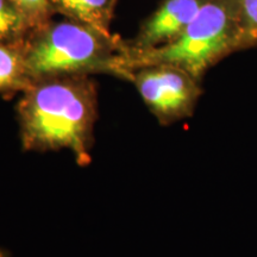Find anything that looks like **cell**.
I'll use <instances>...</instances> for the list:
<instances>
[{
    "label": "cell",
    "instance_id": "cell-1",
    "mask_svg": "<svg viewBox=\"0 0 257 257\" xmlns=\"http://www.w3.org/2000/svg\"><path fill=\"white\" fill-rule=\"evenodd\" d=\"M22 147L27 152L68 149L80 166L91 163L98 92L89 76L35 80L17 104Z\"/></svg>",
    "mask_w": 257,
    "mask_h": 257
},
{
    "label": "cell",
    "instance_id": "cell-2",
    "mask_svg": "<svg viewBox=\"0 0 257 257\" xmlns=\"http://www.w3.org/2000/svg\"><path fill=\"white\" fill-rule=\"evenodd\" d=\"M23 51L32 81L92 74L128 79L123 63L126 41L73 19L50 21L32 30Z\"/></svg>",
    "mask_w": 257,
    "mask_h": 257
},
{
    "label": "cell",
    "instance_id": "cell-3",
    "mask_svg": "<svg viewBox=\"0 0 257 257\" xmlns=\"http://www.w3.org/2000/svg\"><path fill=\"white\" fill-rule=\"evenodd\" d=\"M234 51H239L234 0H206L188 27L170 43L133 50L126 42L123 63L128 79L134 70L142 67L168 64L201 81L211 67Z\"/></svg>",
    "mask_w": 257,
    "mask_h": 257
},
{
    "label": "cell",
    "instance_id": "cell-4",
    "mask_svg": "<svg viewBox=\"0 0 257 257\" xmlns=\"http://www.w3.org/2000/svg\"><path fill=\"white\" fill-rule=\"evenodd\" d=\"M128 81L134 83L157 121L165 126L192 117L202 94L201 81L168 64L138 68L131 73Z\"/></svg>",
    "mask_w": 257,
    "mask_h": 257
},
{
    "label": "cell",
    "instance_id": "cell-5",
    "mask_svg": "<svg viewBox=\"0 0 257 257\" xmlns=\"http://www.w3.org/2000/svg\"><path fill=\"white\" fill-rule=\"evenodd\" d=\"M206 0H163L141 25L136 37L126 41L133 50L154 49L176 40Z\"/></svg>",
    "mask_w": 257,
    "mask_h": 257
},
{
    "label": "cell",
    "instance_id": "cell-6",
    "mask_svg": "<svg viewBox=\"0 0 257 257\" xmlns=\"http://www.w3.org/2000/svg\"><path fill=\"white\" fill-rule=\"evenodd\" d=\"M55 14L112 34L111 23L118 0H50Z\"/></svg>",
    "mask_w": 257,
    "mask_h": 257
},
{
    "label": "cell",
    "instance_id": "cell-7",
    "mask_svg": "<svg viewBox=\"0 0 257 257\" xmlns=\"http://www.w3.org/2000/svg\"><path fill=\"white\" fill-rule=\"evenodd\" d=\"M34 82L28 72L23 43H0V95L23 93Z\"/></svg>",
    "mask_w": 257,
    "mask_h": 257
},
{
    "label": "cell",
    "instance_id": "cell-8",
    "mask_svg": "<svg viewBox=\"0 0 257 257\" xmlns=\"http://www.w3.org/2000/svg\"><path fill=\"white\" fill-rule=\"evenodd\" d=\"M32 30L30 22L11 0H0V43H23Z\"/></svg>",
    "mask_w": 257,
    "mask_h": 257
},
{
    "label": "cell",
    "instance_id": "cell-9",
    "mask_svg": "<svg viewBox=\"0 0 257 257\" xmlns=\"http://www.w3.org/2000/svg\"><path fill=\"white\" fill-rule=\"evenodd\" d=\"M239 50L257 47V0H234Z\"/></svg>",
    "mask_w": 257,
    "mask_h": 257
},
{
    "label": "cell",
    "instance_id": "cell-10",
    "mask_svg": "<svg viewBox=\"0 0 257 257\" xmlns=\"http://www.w3.org/2000/svg\"><path fill=\"white\" fill-rule=\"evenodd\" d=\"M28 18L32 29H38L53 21L54 12L50 0H11Z\"/></svg>",
    "mask_w": 257,
    "mask_h": 257
},
{
    "label": "cell",
    "instance_id": "cell-11",
    "mask_svg": "<svg viewBox=\"0 0 257 257\" xmlns=\"http://www.w3.org/2000/svg\"><path fill=\"white\" fill-rule=\"evenodd\" d=\"M0 257H9V256H8V253L4 251V250L0 249Z\"/></svg>",
    "mask_w": 257,
    "mask_h": 257
}]
</instances>
